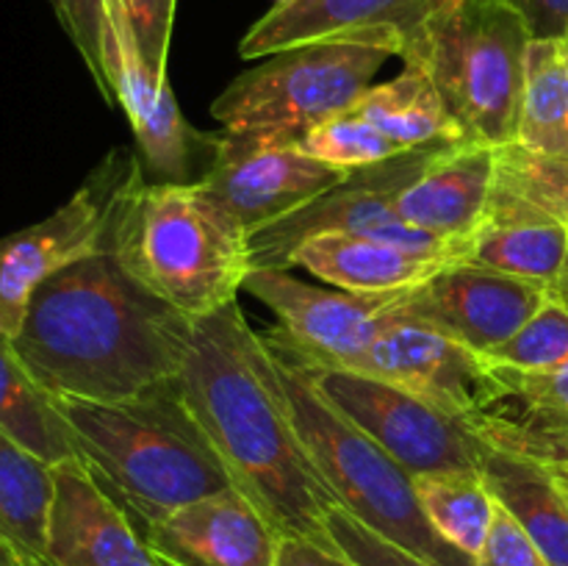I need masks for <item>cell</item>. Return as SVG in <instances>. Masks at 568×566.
<instances>
[{"label": "cell", "instance_id": "cell-1", "mask_svg": "<svg viewBox=\"0 0 568 566\" xmlns=\"http://www.w3.org/2000/svg\"><path fill=\"white\" fill-rule=\"evenodd\" d=\"M192 338L194 320L103 247L33 292L11 347L50 397L120 403L175 381Z\"/></svg>", "mask_w": 568, "mask_h": 566}, {"label": "cell", "instance_id": "cell-2", "mask_svg": "<svg viewBox=\"0 0 568 566\" xmlns=\"http://www.w3.org/2000/svg\"><path fill=\"white\" fill-rule=\"evenodd\" d=\"M175 386L233 486L272 527L281 536L336 547L327 533V511L336 503L294 431L275 361L242 305L194 320L192 350Z\"/></svg>", "mask_w": 568, "mask_h": 566}, {"label": "cell", "instance_id": "cell-3", "mask_svg": "<svg viewBox=\"0 0 568 566\" xmlns=\"http://www.w3.org/2000/svg\"><path fill=\"white\" fill-rule=\"evenodd\" d=\"M53 400L81 461L128 511L139 533L183 505L233 486L175 381L120 403Z\"/></svg>", "mask_w": 568, "mask_h": 566}, {"label": "cell", "instance_id": "cell-4", "mask_svg": "<svg viewBox=\"0 0 568 566\" xmlns=\"http://www.w3.org/2000/svg\"><path fill=\"white\" fill-rule=\"evenodd\" d=\"M105 250L189 320L236 303L250 272L247 236L197 183H153L133 170L111 216Z\"/></svg>", "mask_w": 568, "mask_h": 566}, {"label": "cell", "instance_id": "cell-5", "mask_svg": "<svg viewBox=\"0 0 568 566\" xmlns=\"http://www.w3.org/2000/svg\"><path fill=\"white\" fill-rule=\"evenodd\" d=\"M532 28L505 0H442L403 37L399 59L419 67L469 142L510 148L519 131Z\"/></svg>", "mask_w": 568, "mask_h": 566}, {"label": "cell", "instance_id": "cell-6", "mask_svg": "<svg viewBox=\"0 0 568 566\" xmlns=\"http://www.w3.org/2000/svg\"><path fill=\"white\" fill-rule=\"evenodd\" d=\"M266 344V342H264ZM270 347V344H266ZM277 386L292 425L320 472L333 503L433 566H475L469 555L444 542L422 511L416 481L366 433L344 420L320 392L303 366L270 350Z\"/></svg>", "mask_w": 568, "mask_h": 566}, {"label": "cell", "instance_id": "cell-7", "mask_svg": "<svg viewBox=\"0 0 568 566\" xmlns=\"http://www.w3.org/2000/svg\"><path fill=\"white\" fill-rule=\"evenodd\" d=\"M399 48L403 33L392 28L294 44L233 78L211 103V114L233 137L288 144L353 109Z\"/></svg>", "mask_w": 568, "mask_h": 566}, {"label": "cell", "instance_id": "cell-8", "mask_svg": "<svg viewBox=\"0 0 568 566\" xmlns=\"http://www.w3.org/2000/svg\"><path fill=\"white\" fill-rule=\"evenodd\" d=\"M460 142L466 139L419 144L386 161L353 170L322 198L255 231L247 239L250 270H292L294 253L322 233H353V236L377 239L408 253L444 259L453 264V244L408 225L394 205L405 189L414 186L444 153H449Z\"/></svg>", "mask_w": 568, "mask_h": 566}, {"label": "cell", "instance_id": "cell-9", "mask_svg": "<svg viewBox=\"0 0 568 566\" xmlns=\"http://www.w3.org/2000/svg\"><path fill=\"white\" fill-rule=\"evenodd\" d=\"M136 166V153L111 150L64 205L0 239V338H14L28 300L48 277L105 247L114 205Z\"/></svg>", "mask_w": 568, "mask_h": 566}, {"label": "cell", "instance_id": "cell-10", "mask_svg": "<svg viewBox=\"0 0 568 566\" xmlns=\"http://www.w3.org/2000/svg\"><path fill=\"white\" fill-rule=\"evenodd\" d=\"M303 370L344 420L353 422L414 477L433 472H480L483 442L460 416L381 377L347 370Z\"/></svg>", "mask_w": 568, "mask_h": 566}, {"label": "cell", "instance_id": "cell-11", "mask_svg": "<svg viewBox=\"0 0 568 566\" xmlns=\"http://www.w3.org/2000/svg\"><path fill=\"white\" fill-rule=\"evenodd\" d=\"M242 289L277 320L275 331L261 338L277 355L308 370H344L369 347L394 303V294L311 286L288 270H250Z\"/></svg>", "mask_w": 568, "mask_h": 566}, {"label": "cell", "instance_id": "cell-12", "mask_svg": "<svg viewBox=\"0 0 568 566\" xmlns=\"http://www.w3.org/2000/svg\"><path fill=\"white\" fill-rule=\"evenodd\" d=\"M347 170L316 161L292 144L216 133L214 161L197 181L205 198L244 236L294 214L338 186Z\"/></svg>", "mask_w": 568, "mask_h": 566}, {"label": "cell", "instance_id": "cell-13", "mask_svg": "<svg viewBox=\"0 0 568 566\" xmlns=\"http://www.w3.org/2000/svg\"><path fill=\"white\" fill-rule=\"evenodd\" d=\"M549 300L552 289L544 283L453 261L419 286L394 292L392 309L486 355L525 327Z\"/></svg>", "mask_w": 568, "mask_h": 566}, {"label": "cell", "instance_id": "cell-14", "mask_svg": "<svg viewBox=\"0 0 568 566\" xmlns=\"http://www.w3.org/2000/svg\"><path fill=\"white\" fill-rule=\"evenodd\" d=\"M344 370L408 388L460 420L477 408L488 383V364L480 353L394 309L369 347Z\"/></svg>", "mask_w": 568, "mask_h": 566}, {"label": "cell", "instance_id": "cell-15", "mask_svg": "<svg viewBox=\"0 0 568 566\" xmlns=\"http://www.w3.org/2000/svg\"><path fill=\"white\" fill-rule=\"evenodd\" d=\"M464 422L488 447L568 466V361L536 372L488 364L486 394Z\"/></svg>", "mask_w": 568, "mask_h": 566}, {"label": "cell", "instance_id": "cell-16", "mask_svg": "<svg viewBox=\"0 0 568 566\" xmlns=\"http://www.w3.org/2000/svg\"><path fill=\"white\" fill-rule=\"evenodd\" d=\"M48 553L53 566H164L128 511L83 461L53 466Z\"/></svg>", "mask_w": 568, "mask_h": 566}, {"label": "cell", "instance_id": "cell-17", "mask_svg": "<svg viewBox=\"0 0 568 566\" xmlns=\"http://www.w3.org/2000/svg\"><path fill=\"white\" fill-rule=\"evenodd\" d=\"M142 536L175 566H275L283 538L236 486L150 522Z\"/></svg>", "mask_w": 568, "mask_h": 566}, {"label": "cell", "instance_id": "cell-18", "mask_svg": "<svg viewBox=\"0 0 568 566\" xmlns=\"http://www.w3.org/2000/svg\"><path fill=\"white\" fill-rule=\"evenodd\" d=\"M453 261L555 289L568 264V222L497 183L486 220L455 244Z\"/></svg>", "mask_w": 568, "mask_h": 566}, {"label": "cell", "instance_id": "cell-19", "mask_svg": "<svg viewBox=\"0 0 568 566\" xmlns=\"http://www.w3.org/2000/svg\"><path fill=\"white\" fill-rule=\"evenodd\" d=\"M497 178L499 148L460 142L405 189L394 209L408 225L453 244L455 255V244L486 220Z\"/></svg>", "mask_w": 568, "mask_h": 566}, {"label": "cell", "instance_id": "cell-20", "mask_svg": "<svg viewBox=\"0 0 568 566\" xmlns=\"http://www.w3.org/2000/svg\"><path fill=\"white\" fill-rule=\"evenodd\" d=\"M438 3L442 0H275L244 33L239 53L242 59H266L294 44L377 28H392L405 37Z\"/></svg>", "mask_w": 568, "mask_h": 566}, {"label": "cell", "instance_id": "cell-21", "mask_svg": "<svg viewBox=\"0 0 568 566\" xmlns=\"http://www.w3.org/2000/svg\"><path fill=\"white\" fill-rule=\"evenodd\" d=\"M480 475L494 499L525 527L549 566H568V466L483 442Z\"/></svg>", "mask_w": 568, "mask_h": 566}, {"label": "cell", "instance_id": "cell-22", "mask_svg": "<svg viewBox=\"0 0 568 566\" xmlns=\"http://www.w3.org/2000/svg\"><path fill=\"white\" fill-rule=\"evenodd\" d=\"M444 264L449 261L427 259L353 233H322L294 253V266L355 294L405 292L425 283Z\"/></svg>", "mask_w": 568, "mask_h": 566}, {"label": "cell", "instance_id": "cell-23", "mask_svg": "<svg viewBox=\"0 0 568 566\" xmlns=\"http://www.w3.org/2000/svg\"><path fill=\"white\" fill-rule=\"evenodd\" d=\"M510 150L538 161L568 159V39H532L527 48L519 131Z\"/></svg>", "mask_w": 568, "mask_h": 566}, {"label": "cell", "instance_id": "cell-24", "mask_svg": "<svg viewBox=\"0 0 568 566\" xmlns=\"http://www.w3.org/2000/svg\"><path fill=\"white\" fill-rule=\"evenodd\" d=\"M353 111L381 128L399 150L442 142V139H466L430 78L410 64H405L392 81L366 89L355 100Z\"/></svg>", "mask_w": 568, "mask_h": 566}, {"label": "cell", "instance_id": "cell-25", "mask_svg": "<svg viewBox=\"0 0 568 566\" xmlns=\"http://www.w3.org/2000/svg\"><path fill=\"white\" fill-rule=\"evenodd\" d=\"M0 431L50 466L81 461L59 405L33 381L9 338H0Z\"/></svg>", "mask_w": 568, "mask_h": 566}, {"label": "cell", "instance_id": "cell-26", "mask_svg": "<svg viewBox=\"0 0 568 566\" xmlns=\"http://www.w3.org/2000/svg\"><path fill=\"white\" fill-rule=\"evenodd\" d=\"M53 494V466L0 431V536L20 558L48 553Z\"/></svg>", "mask_w": 568, "mask_h": 566}, {"label": "cell", "instance_id": "cell-27", "mask_svg": "<svg viewBox=\"0 0 568 566\" xmlns=\"http://www.w3.org/2000/svg\"><path fill=\"white\" fill-rule=\"evenodd\" d=\"M414 481L433 530L477 560L497 514V499L480 472H433Z\"/></svg>", "mask_w": 568, "mask_h": 566}, {"label": "cell", "instance_id": "cell-28", "mask_svg": "<svg viewBox=\"0 0 568 566\" xmlns=\"http://www.w3.org/2000/svg\"><path fill=\"white\" fill-rule=\"evenodd\" d=\"M288 144L300 150V153L311 155V159L325 161V164H333L347 172L403 153L381 128L372 125L366 117L355 114L353 109L342 111V114L331 117L322 125L300 133Z\"/></svg>", "mask_w": 568, "mask_h": 566}, {"label": "cell", "instance_id": "cell-29", "mask_svg": "<svg viewBox=\"0 0 568 566\" xmlns=\"http://www.w3.org/2000/svg\"><path fill=\"white\" fill-rule=\"evenodd\" d=\"M488 364L510 366V370H552L568 361V311L558 300H549L525 327L514 333L505 344L486 353Z\"/></svg>", "mask_w": 568, "mask_h": 566}, {"label": "cell", "instance_id": "cell-30", "mask_svg": "<svg viewBox=\"0 0 568 566\" xmlns=\"http://www.w3.org/2000/svg\"><path fill=\"white\" fill-rule=\"evenodd\" d=\"M50 6L105 100V0H50Z\"/></svg>", "mask_w": 568, "mask_h": 566}, {"label": "cell", "instance_id": "cell-31", "mask_svg": "<svg viewBox=\"0 0 568 566\" xmlns=\"http://www.w3.org/2000/svg\"><path fill=\"white\" fill-rule=\"evenodd\" d=\"M327 533H331L333 544L355 566H433L425 558H419V555L403 549L399 544L377 536L375 530L361 525L355 516H349L338 505L327 511Z\"/></svg>", "mask_w": 568, "mask_h": 566}, {"label": "cell", "instance_id": "cell-32", "mask_svg": "<svg viewBox=\"0 0 568 566\" xmlns=\"http://www.w3.org/2000/svg\"><path fill=\"white\" fill-rule=\"evenodd\" d=\"M120 6L131 22V31L148 67L159 81H166L178 0H120Z\"/></svg>", "mask_w": 568, "mask_h": 566}, {"label": "cell", "instance_id": "cell-33", "mask_svg": "<svg viewBox=\"0 0 568 566\" xmlns=\"http://www.w3.org/2000/svg\"><path fill=\"white\" fill-rule=\"evenodd\" d=\"M475 566H549L525 527L497 503L491 533L477 555Z\"/></svg>", "mask_w": 568, "mask_h": 566}, {"label": "cell", "instance_id": "cell-34", "mask_svg": "<svg viewBox=\"0 0 568 566\" xmlns=\"http://www.w3.org/2000/svg\"><path fill=\"white\" fill-rule=\"evenodd\" d=\"M275 566H355L338 547H322L303 536H283Z\"/></svg>", "mask_w": 568, "mask_h": 566}, {"label": "cell", "instance_id": "cell-35", "mask_svg": "<svg viewBox=\"0 0 568 566\" xmlns=\"http://www.w3.org/2000/svg\"><path fill=\"white\" fill-rule=\"evenodd\" d=\"M527 17L536 39L568 37V0H505Z\"/></svg>", "mask_w": 568, "mask_h": 566}, {"label": "cell", "instance_id": "cell-36", "mask_svg": "<svg viewBox=\"0 0 568 566\" xmlns=\"http://www.w3.org/2000/svg\"><path fill=\"white\" fill-rule=\"evenodd\" d=\"M0 566H22V558L17 555V549L0 536Z\"/></svg>", "mask_w": 568, "mask_h": 566}, {"label": "cell", "instance_id": "cell-37", "mask_svg": "<svg viewBox=\"0 0 568 566\" xmlns=\"http://www.w3.org/2000/svg\"><path fill=\"white\" fill-rule=\"evenodd\" d=\"M552 297L568 311V289H552Z\"/></svg>", "mask_w": 568, "mask_h": 566}, {"label": "cell", "instance_id": "cell-38", "mask_svg": "<svg viewBox=\"0 0 568 566\" xmlns=\"http://www.w3.org/2000/svg\"><path fill=\"white\" fill-rule=\"evenodd\" d=\"M22 566H53L48 558H22Z\"/></svg>", "mask_w": 568, "mask_h": 566}, {"label": "cell", "instance_id": "cell-39", "mask_svg": "<svg viewBox=\"0 0 568 566\" xmlns=\"http://www.w3.org/2000/svg\"><path fill=\"white\" fill-rule=\"evenodd\" d=\"M566 222H568V216H566ZM555 289H568V264H566V272H564V277H560V283Z\"/></svg>", "mask_w": 568, "mask_h": 566}, {"label": "cell", "instance_id": "cell-40", "mask_svg": "<svg viewBox=\"0 0 568 566\" xmlns=\"http://www.w3.org/2000/svg\"><path fill=\"white\" fill-rule=\"evenodd\" d=\"M159 558H161V555H159ZM161 560H164V558H161ZM164 566H175V564H170V560H164Z\"/></svg>", "mask_w": 568, "mask_h": 566}]
</instances>
